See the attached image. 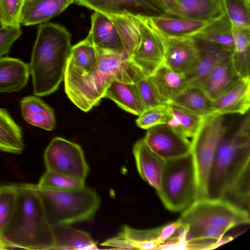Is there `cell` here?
<instances>
[{
    "label": "cell",
    "instance_id": "obj_18",
    "mask_svg": "<svg viewBox=\"0 0 250 250\" xmlns=\"http://www.w3.org/2000/svg\"><path fill=\"white\" fill-rule=\"evenodd\" d=\"M91 26L88 36L98 49L125 54L119 33L109 17L95 11L91 17Z\"/></svg>",
    "mask_w": 250,
    "mask_h": 250
},
{
    "label": "cell",
    "instance_id": "obj_4",
    "mask_svg": "<svg viewBox=\"0 0 250 250\" xmlns=\"http://www.w3.org/2000/svg\"><path fill=\"white\" fill-rule=\"evenodd\" d=\"M189 241L218 240L232 228L250 223V212L222 199L196 200L178 220Z\"/></svg>",
    "mask_w": 250,
    "mask_h": 250
},
{
    "label": "cell",
    "instance_id": "obj_12",
    "mask_svg": "<svg viewBox=\"0 0 250 250\" xmlns=\"http://www.w3.org/2000/svg\"><path fill=\"white\" fill-rule=\"evenodd\" d=\"M74 2L107 15H131L151 18L167 14L155 0H75Z\"/></svg>",
    "mask_w": 250,
    "mask_h": 250
},
{
    "label": "cell",
    "instance_id": "obj_19",
    "mask_svg": "<svg viewBox=\"0 0 250 250\" xmlns=\"http://www.w3.org/2000/svg\"><path fill=\"white\" fill-rule=\"evenodd\" d=\"M75 0H24L20 25L30 26L45 23L61 13Z\"/></svg>",
    "mask_w": 250,
    "mask_h": 250
},
{
    "label": "cell",
    "instance_id": "obj_5",
    "mask_svg": "<svg viewBox=\"0 0 250 250\" xmlns=\"http://www.w3.org/2000/svg\"><path fill=\"white\" fill-rule=\"evenodd\" d=\"M38 188L46 218L51 227L91 221L101 204L97 192L85 186L63 190Z\"/></svg>",
    "mask_w": 250,
    "mask_h": 250
},
{
    "label": "cell",
    "instance_id": "obj_39",
    "mask_svg": "<svg viewBox=\"0 0 250 250\" xmlns=\"http://www.w3.org/2000/svg\"><path fill=\"white\" fill-rule=\"evenodd\" d=\"M134 84L145 109L167 104L158 94L150 76H141L135 81Z\"/></svg>",
    "mask_w": 250,
    "mask_h": 250
},
{
    "label": "cell",
    "instance_id": "obj_21",
    "mask_svg": "<svg viewBox=\"0 0 250 250\" xmlns=\"http://www.w3.org/2000/svg\"><path fill=\"white\" fill-rule=\"evenodd\" d=\"M151 24L165 38H186L199 33L209 21L165 14L149 18Z\"/></svg>",
    "mask_w": 250,
    "mask_h": 250
},
{
    "label": "cell",
    "instance_id": "obj_15",
    "mask_svg": "<svg viewBox=\"0 0 250 250\" xmlns=\"http://www.w3.org/2000/svg\"><path fill=\"white\" fill-rule=\"evenodd\" d=\"M160 228L140 230L124 225L118 234L103 242V247L120 250L157 249Z\"/></svg>",
    "mask_w": 250,
    "mask_h": 250
},
{
    "label": "cell",
    "instance_id": "obj_44",
    "mask_svg": "<svg viewBox=\"0 0 250 250\" xmlns=\"http://www.w3.org/2000/svg\"><path fill=\"white\" fill-rule=\"evenodd\" d=\"M164 9L167 14L176 15L178 6L176 0H155Z\"/></svg>",
    "mask_w": 250,
    "mask_h": 250
},
{
    "label": "cell",
    "instance_id": "obj_33",
    "mask_svg": "<svg viewBox=\"0 0 250 250\" xmlns=\"http://www.w3.org/2000/svg\"><path fill=\"white\" fill-rule=\"evenodd\" d=\"M234 48L231 55L233 65L241 78L250 77V29L233 27Z\"/></svg>",
    "mask_w": 250,
    "mask_h": 250
},
{
    "label": "cell",
    "instance_id": "obj_37",
    "mask_svg": "<svg viewBox=\"0 0 250 250\" xmlns=\"http://www.w3.org/2000/svg\"><path fill=\"white\" fill-rule=\"evenodd\" d=\"M226 13L234 27L250 28V0H223Z\"/></svg>",
    "mask_w": 250,
    "mask_h": 250
},
{
    "label": "cell",
    "instance_id": "obj_6",
    "mask_svg": "<svg viewBox=\"0 0 250 250\" xmlns=\"http://www.w3.org/2000/svg\"><path fill=\"white\" fill-rule=\"evenodd\" d=\"M157 193L165 208L171 211H183L198 200L197 176L191 152L165 160Z\"/></svg>",
    "mask_w": 250,
    "mask_h": 250
},
{
    "label": "cell",
    "instance_id": "obj_46",
    "mask_svg": "<svg viewBox=\"0 0 250 250\" xmlns=\"http://www.w3.org/2000/svg\"><path fill=\"white\" fill-rule=\"evenodd\" d=\"M185 235H186V234H185ZM185 240L186 242H188V241H187L186 240V239H185ZM220 240H219V241H220ZM200 241H201V240H200ZM194 242H195V241H194Z\"/></svg>",
    "mask_w": 250,
    "mask_h": 250
},
{
    "label": "cell",
    "instance_id": "obj_17",
    "mask_svg": "<svg viewBox=\"0 0 250 250\" xmlns=\"http://www.w3.org/2000/svg\"><path fill=\"white\" fill-rule=\"evenodd\" d=\"M133 153L140 175L157 192L160 187L165 160L153 151L143 138L135 143Z\"/></svg>",
    "mask_w": 250,
    "mask_h": 250
},
{
    "label": "cell",
    "instance_id": "obj_2",
    "mask_svg": "<svg viewBox=\"0 0 250 250\" xmlns=\"http://www.w3.org/2000/svg\"><path fill=\"white\" fill-rule=\"evenodd\" d=\"M15 185L17 199L15 212L0 237L8 249L54 250L52 227L46 218L37 185Z\"/></svg>",
    "mask_w": 250,
    "mask_h": 250
},
{
    "label": "cell",
    "instance_id": "obj_22",
    "mask_svg": "<svg viewBox=\"0 0 250 250\" xmlns=\"http://www.w3.org/2000/svg\"><path fill=\"white\" fill-rule=\"evenodd\" d=\"M30 73L29 64L21 60L0 58V93L21 90L26 85Z\"/></svg>",
    "mask_w": 250,
    "mask_h": 250
},
{
    "label": "cell",
    "instance_id": "obj_30",
    "mask_svg": "<svg viewBox=\"0 0 250 250\" xmlns=\"http://www.w3.org/2000/svg\"><path fill=\"white\" fill-rule=\"evenodd\" d=\"M212 102L200 85L189 84L170 103L206 117L214 114Z\"/></svg>",
    "mask_w": 250,
    "mask_h": 250
},
{
    "label": "cell",
    "instance_id": "obj_25",
    "mask_svg": "<svg viewBox=\"0 0 250 250\" xmlns=\"http://www.w3.org/2000/svg\"><path fill=\"white\" fill-rule=\"evenodd\" d=\"M150 76L158 94L167 104L189 85L185 74L174 72L164 64Z\"/></svg>",
    "mask_w": 250,
    "mask_h": 250
},
{
    "label": "cell",
    "instance_id": "obj_27",
    "mask_svg": "<svg viewBox=\"0 0 250 250\" xmlns=\"http://www.w3.org/2000/svg\"><path fill=\"white\" fill-rule=\"evenodd\" d=\"M52 227L54 250H97V243L87 232L69 225Z\"/></svg>",
    "mask_w": 250,
    "mask_h": 250
},
{
    "label": "cell",
    "instance_id": "obj_3",
    "mask_svg": "<svg viewBox=\"0 0 250 250\" xmlns=\"http://www.w3.org/2000/svg\"><path fill=\"white\" fill-rule=\"evenodd\" d=\"M239 125H227L220 138L210 167L207 198L222 199L225 192L250 164V118L248 111Z\"/></svg>",
    "mask_w": 250,
    "mask_h": 250
},
{
    "label": "cell",
    "instance_id": "obj_13",
    "mask_svg": "<svg viewBox=\"0 0 250 250\" xmlns=\"http://www.w3.org/2000/svg\"><path fill=\"white\" fill-rule=\"evenodd\" d=\"M198 60L192 37L166 38L164 64L172 70L185 75L195 67Z\"/></svg>",
    "mask_w": 250,
    "mask_h": 250
},
{
    "label": "cell",
    "instance_id": "obj_34",
    "mask_svg": "<svg viewBox=\"0 0 250 250\" xmlns=\"http://www.w3.org/2000/svg\"><path fill=\"white\" fill-rule=\"evenodd\" d=\"M98 53L89 37L72 46L68 61L77 69L87 73L95 70L98 64Z\"/></svg>",
    "mask_w": 250,
    "mask_h": 250
},
{
    "label": "cell",
    "instance_id": "obj_7",
    "mask_svg": "<svg viewBox=\"0 0 250 250\" xmlns=\"http://www.w3.org/2000/svg\"><path fill=\"white\" fill-rule=\"evenodd\" d=\"M227 125L224 115L212 114L204 117L191 142L195 166L198 200L207 198V186L210 167L218 143Z\"/></svg>",
    "mask_w": 250,
    "mask_h": 250
},
{
    "label": "cell",
    "instance_id": "obj_20",
    "mask_svg": "<svg viewBox=\"0 0 250 250\" xmlns=\"http://www.w3.org/2000/svg\"><path fill=\"white\" fill-rule=\"evenodd\" d=\"M232 54L219 62L207 75L201 86L209 98L215 100L240 79L233 65Z\"/></svg>",
    "mask_w": 250,
    "mask_h": 250
},
{
    "label": "cell",
    "instance_id": "obj_9",
    "mask_svg": "<svg viewBox=\"0 0 250 250\" xmlns=\"http://www.w3.org/2000/svg\"><path fill=\"white\" fill-rule=\"evenodd\" d=\"M43 158L46 170L85 181L89 167L79 145L54 137L46 148Z\"/></svg>",
    "mask_w": 250,
    "mask_h": 250
},
{
    "label": "cell",
    "instance_id": "obj_35",
    "mask_svg": "<svg viewBox=\"0 0 250 250\" xmlns=\"http://www.w3.org/2000/svg\"><path fill=\"white\" fill-rule=\"evenodd\" d=\"M250 164L243 169L225 192L222 199L250 212Z\"/></svg>",
    "mask_w": 250,
    "mask_h": 250
},
{
    "label": "cell",
    "instance_id": "obj_23",
    "mask_svg": "<svg viewBox=\"0 0 250 250\" xmlns=\"http://www.w3.org/2000/svg\"><path fill=\"white\" fill-rule=\"evenodd\" d=\"M20 107L23 119L29 124L48 131L55 128L53 109L38 96L29 95L22 98Z\"/></svg>",
    "mask_w": 250,
    "mask_h": 250
},
{
    "label": "cell",
    "instance_id": "obj_11",
    "mask_svg": "<svg viewBox=\"0 0 250 250\" xmlns=\"http://www.w3.org/2000/svg\"><path fill=\"white\" fill-rule=\"evenodd\" d=\"M143 138L148 146L164 160L177 158L191 152V142L167 124L147 129Z\"/></svg>",
    "mask_w": 250,
    "mask_h": 250
},
{
    "label": "cell",
    "instance_id": "obj_36",
    "mask_svg": "<svg viewBox=\"0 0 250 250\" xmlns=\"http://www.w3.org/2000/svg\"><path fill=\"white\" fill-rule=\"evenodd\" d=\"M37 185L39 188L60 190L78 189L85 186L84 181L48 170Z\"/></svg>",
    "mask_w": 250,
    "mask_h": 250
},
{
    "label": "cell",
    "instance_id": "obj_43",
    "mask_svg": "<svg viewBox=\"0 0 250 250\" xmlns=\"http://www.w3.org/2000/svg\"><path fill=\"white\" fill-rule=\"evenodd\" d=\"M180 226L181 224L177 220L175 222L171 223L160 227L159 235L158 239L159 246L172 237Z\"/></svg>",
    "mask_w": 250,
    "mask_h": 250
},
{
    "label": "cell",
    "instance_id": "obj_32",
    "mask_svg": "<svg viewBox=\"0 0 250 250\" xmlns=\"http://www.w3.org/2000/svg\"><path fill=\"white\" fill-rule=\"evenodd\" d=\"M198 34L208 41L228 51L234 50L233 26L226 13L209 22Z\"/></svg>",
    "mask_w": 250,
    "mask_h": 250
},
{
    "label": "cell",
    "instance_id": "obj_14",
    "mask_svg": "<svg viewBox=\"0 0 250 250\" xmlns=\"http://www.w3.org/2000/svg\"><path fill=\"white\" fill-rule=\"evenodd\" d=\"M191 37L198 52L199 60L195 67L185 76L189 84L201 86L209 71L233 52L208 41L198 33Z\"/></svg>",
    "mask_w": 250,
    "mask_h": 250
},
{
    "label": "cell",
    "instance_id": "obj_38",
    "mask_svg": "<svg viewBox=\"0 0 250 250\" xmlns=\"http://www.w3.org/2000/svg\"><path fill=\"white\" fill-rule=\"evenodd\" d=\"M17 199V190L15 184L0 186V235L14 215Z\"/></svg>",
    "mask_w": 250,
    "mask_h": 250
},
{
    "label": "cell",
    "instance_id": "obj_41",
    "mask_svg": "<svg viewBox=\"0 0 250 250\" xmlns=\"http://www.w3.org/2000/svg\"><path fill=\"white\" fill-rule=\"evenodd\" d=\"M23 0H0L1 26L9 25L21 26L20 16Z\"/></svg>",
    "mask_w": 250,
    "mask_h": 250
},
{
    "label": "cell",
    "instance_id": "obj_16",
    "mask_svg": "<svg viewBox=\"0 0 250 250\" xmlns=\"http://www.w3.org/2000/svg\"><path fill=\"white\" fill-rule=\"evenodd\" d=\"M213 112L245 115L250 106V80L241 78L212 102Z\"/></svg>",
    "mask_w": 250,
    "mask_h": 250
},
{
    "label": "cell",
    "instance_id": "obj_29",
    "mask_svg": "<svg viewBox=\"0 0 250 250\" xmlns=\"http://www.w3.org/2000/svg\"><path fill=\"white\" fill-rule=\"evenodd\" d=\"M24 146L21 128L7 110L0 108V150L20 154Z\"/></svg>",
    "mask_w": 250,
    "mask_h": 250
},
{
    "label": "cell",
    "instance_id": "obj_40",
    "mask_svg": "<svg viewBox=\"0 0 250 250\" xmlns=\"http://www.w3.org/2000/svg\"><path fill=\"white\" fill-rule=\"evenodd\" d=\"M171 118L167 104L145 109L136 120L137 125L147 129L153 126L167 124Z\"/></svg>",
    "mask_w": 250,
    "mask_h": 250
},
{
    "label": "cell",
    "instance_id": "obj_10",
    "mask_svg": "<svg viewBox=\"0 0 250 250\" xmlns=\"http://www.w3.org/2000/svg\"><path fill=\"white\" fill-rule=\"evenodd\" d=\"M166 38L151 23L149 18H142L140 44L128 60L144 75H152L164 64Z\"/></svg>",
    "mask_w": 250,
    "mask_h": 250
},
{
    "label": "cell",
    "instance_id": "obj_47",
    "mask_svg": "<svg viewBox=\"0 0 250 250\" xmlns=\"http://www.w3.org/2000/svg\"></svg>",
    "mask_w": 250,
    "mask_h": 250
},
{
    "label": "cell",
    "instance_id": "obj_1",
    "mask_svg": "<svg viewBox=\"0 0 250 250\" xmlns=\"http://www.w3.org/2000/svg\"><path fill=\"white\" fill-rule=\"evenodd\" d=\"M71 39V34L62 25H40L29 64L35 95L47 96L58 89L70 55Z\"/></svg>",
    "mask_w": 250,
    "mask_h": 250
},
{
    "label": "cell",
    "instance_id": "obj_42",
    "mask_svg": "<svg viewBox=\"0 0 250 250\" xmlns=\"http://www.w3.org/2000/svg\"><path fill=\"white\" fill-rule=\"evenodd\" d=\"M22 35L21 26L5 25L0 28V58L6 55L13 43Z\"/></svg>",
    "mask_w": 250,
    "mask_h": 250
},
{
    "label": "cell",
    "instance_id": "obj_24",
    "mask_svg": "<svg viewBox=\"0 0 250 250\" xmlns=\"http://www.w3.org/2000/svg\"><path fill=\"white\" fill-rule=\"evenodd\" d=\"M176 0L178 17L210 22L226 13L223 0Z\"/></svg>",
    "mask_w": 250,
    "mask_h": 250
},
{
    "label": "cell",
    "instance_id": "obj_45",
    "mask_svg": "<svg viewBox=\"0 0 250 250\" xmlns=\"http://www.w3.org/2000/svg\"><path fill=\"white\" fill-rule=\"evenodd\" d=\"M184 227H185V226H184ZM185 234H186V233H185ZM222 240V239L221 240H220V241H216V242H218V243H219H219H221V240ZM183 241H184V243H186V244H190V243H191L194 242H186V241H185V236H184V240H183ZM221 244H222V243H221Z\"/></svg>",
    "mask_w": 250,
    "mask_h": 250
},
{
    "label": "cell",
    "instance_id": "obj_28",
    "mask_svg": "<svg viewBox=\"0 0 250 250\" xmlns=\"http://www.w3.org/2000/svg\"><path fill=\"white\" fill-rule=\"evenodd\" d=\"M104 98L112 100L122 109L137 116L145 110L134 83L114 79L106 89Z\"/></svg>",
    "mask_w": 250,
    "mask_h": 250
},
{
    "label": "cell",
    "instance_id": "obj_26",
    "mask_svg": "<svg viewBox=\"0 0 250 250\" xmlns=\"http://www.w3.org/2000/svg\"><path fill=\"white\" fill-rule=\"evenodd\" d=\"M107 16L119 33L125 54L129 60L138 48L141 41L142 17L131 15Z\"/></svg>",
    "mask_w": 250,
    "mask_h": 250
},
{
    "label": "cell",
    "instance_id": "obj_8",
    "mask_svg": "<svg viewBox=\"0 0 250 250\" xmlns=\"http://www.w3.org/2000/svg\"><path fill=\"white\" fill-rule=\"evenodd\" d=\"M114 79L97 67L95 70L85 73L67 61L63 80L65 91L75 105L86 112L99 104Z\"/></svg>",
    "mask_w": 250,
    "mask_h": 250
},
{
    "label": "cell",
    "instance_id": "obj_31",
    "mask_svg": "<svg viewBox=\"0 0 250 250\" xmlns=\"http://www.w3.org/2000/svg\"><path fill=\"white\" fill-rule=\"evenodd\" d=\"M167 106L171 118L167 124L174 130L187 138H193L198 131L204 117L173 103Z\"/></svg>",
    "mask_w": 250,
    "mask_h": 250
}]
</instances>
